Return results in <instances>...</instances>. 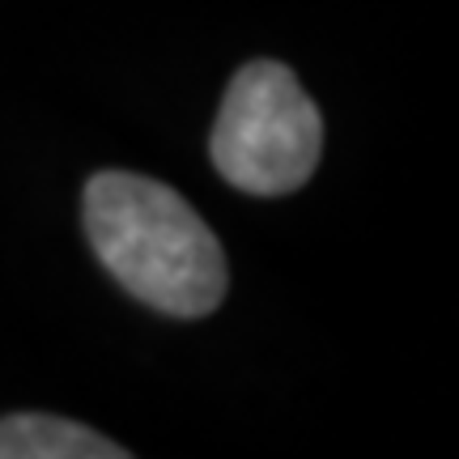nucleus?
I'll return each mask as SVG.
<instances>
[{"label": "nucleus", "instance_id": "1", "mask_svg": "<svg viewBox=\"0 0 459 459\" xmlns=\"http://www.w3.org/2000/svg\"><path fill=\"white\" fill-rule=\"evenodd\" d=\"M85 234L102 268L153 311L200 319L226 298V251L166 183L128 170L94 175L85 183Z\"/></svg>", "mask_w": 459, "mask_h": 459}, {"label": "nucleus", "instance_id": "2", "mask_svg": "<svg viewBox=\"0 0 459 459\" xmlns=\"http://www.w3.org/2000/svg\"><path fill=\"white\" fill-rule=\"evenodd\" d=\"M209 153L247 196H290L319 166L324 119L290 68L251 60L230 77Z\"/></svg>", "mask_w": 459, "mask_h": 459}, {"label": "nucleus", "instance_id": "3", "mask_svg": "<svg viewBox=\"0 0 459 459\" xmlns=\"http://www.w3.org/2000/svg\"><path fill=\"white\" fill-rule=\"evenodd\" d=\"M128 446L102 438L99 429L48 417V412H13L0 417V459H124Z\"/></svg>", "mask_w": 459, "mask_h": 459}]
</instances>
